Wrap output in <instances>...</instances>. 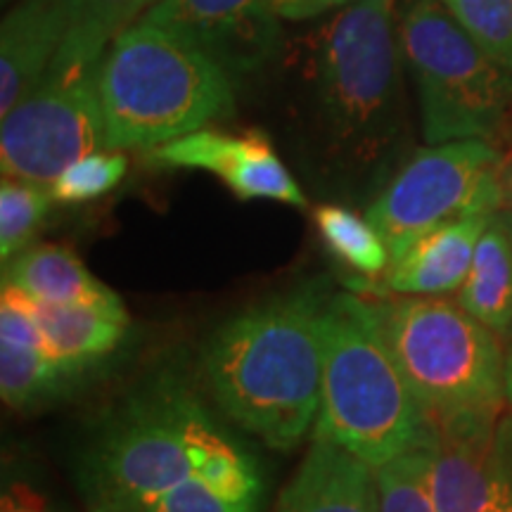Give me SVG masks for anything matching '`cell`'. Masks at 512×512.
I'll list each match as a JSON object with an SVG mask.
<instances>
[{
    "label": "cell",
    "instance_id": "cell-1",
    "mask_svg": "<svg viewBox=\"0 0 512 512\" xmlns=\"http://www.w3.org/2000/svg\"><path fill=\"white\" fill-rule=\"evenodd\" d=\"M396 0H354L297 48V119L313 159L366 174L406 138Z\"/></svg>",
    "mask_w": 512,
    "mask_h": 512
},
{
    "label": "cell",
    "instance_id": "cell-2",
    "mask_svg": "<svg viewBox=\"0 0 512 512\" xmlns=\"http://www.w3.org/2000/svg\"><path fill=\"white\" fill-rule=\"evenodd\" d=\"M323 309L311 287L275 297L230 318L202 349V377L216 406L273 448H292L316 425Z\"/></svg>",
    "mask_w": 512,
    "mask_h": 512
},
{
    "label": "cell",
    "instance_id": "cell-3",
    "mask_svg": "<svg viewBox=\"0 0 512 512\" xmlns=\"http://www.w3.org/2000/svg\"><path fill=\"white\" fill-rule=\"evenodd\" d=\"M430 413L403 377L375 304L335 294L323 309V389L313 437L375 470L425 430Z\"/></svg>",
    "mask_w": 512,
    "mask_h": 512
},
{
    "label": "cell",
    "instance_id": "cell-4",
    "mask_svg": "<svg viewBox=\"0 0 512 512\" xmlns=\"http://www.w3.org/2000/svg\"><path fill=\"white\" fill-rule=\"evenodd\" d=\"M100 100L107 150H152L233 110V79L185 36L140 19L107 48Z\"/></svg>",
    "mask_w": 512,
    "mask_h": 512
},
{
    "label": "cell",
    "instance_id": "cell-5",
    "mask_svg": "<svg viewBox=\"0 0 512 512\" xmlns=\"http://www.w3.org/2000/svg\"><path fill=\"white\" fill-rule=\"evenodd\" d=\"M399 36L427 145L486 140L501 147L512 136V72L439 0H415L401 15Z\"/></svg>",
    "mask_w": 512,
    "mask_h": 512
},
{
    "label": "cell",
    "instance_id": "cell-6",
    "mask_svg": "<svg viewBox=\"0 0 512 512\" xmlns=\"http://www.w3.org/2000/svg\"><path fill=\"white\" fill-rule=\"evenodd\" d=\"M112 36L69 27L46 74L0 126L3 176L53 185L67 166L107 150L100 69Z\"/></svg>",
    "mask_w": 512,
    "mask_h": 512
},
{
    "label": "cell",
    "instance_id": "cell-7",
    "mask_svg": "<svg viewBox=\"0 0 512 512\" xmlns=\"http://www.w3.org/2000/svg\"><path fill=\"white\" fill-rule=\"evenodd\" d=\"M375 309L384 339L427 413L508 403L501 337L458 302L401 297Z\"/></svg>",
    "mask_w": 512,
    "mask_h": 512
},
{
    "label": "cell",
    "instance_id": "cell-8",
    "mask_svg": "<svg viewBox=\"0 0 512 512\" xmlns=\"http://www.w3.org/2000/svg\"><path fill=\"white\" fill-rule=\"evenodd\" d=\"M197 408L200 403L171 380L133 396L88 458L91 498L136 508L195 477L190 427Z\"/></svg>",
    "mask_w": 512,
    "mask_h": 512
},
{
    "label": "cell",
    "instance_id": "cell-9",
    "mask_svg": "<svg viewBox=\"0 0 512 512\" xmlns=\"http://www.w3.org/2000/svg\"><path fill=\"white\" fill-rule=\"evenodd\" d=\"M501 159V147L486 140H451L415 152L368 207V221L392 261L444 223L501 211L496 181Z\"/></svg>",
    "mask_w": 512,
    "mask_h": 512
},
{
    "label": "cell",
    "instance_id": "cell-10",
    "mask_svg": "<svg viewBox=\"0 0 512 512\" xmlns=\"http://www.w3.org/2000/svg\"><path fill=\"white\" fill-rule=\"evenodd\" d=\"M145 19L188 38L230 79L259 72L283 48L268 0H157Z\"/></svg>",
    "mask_w": 512,
    "mask_h": 512
},
{
    "label": "cell",
    "instance_id": "cell-11",
    "mask_svg": "<svg viewBox=\"0 0 512 512\" xmlns=\"http://www.w3.org/2000/svg\"><path fill=\"white\" fill-rule=\"evenodd\" d=\"M147 164L157 169H202L221 178L238 200H275L290 207H309L302 188L275 155L264 133L242 136L200 128L188 136L145 150Z\"/></svg>",
    "mask_w": 512,
    "mask_h": 512
},
{
    "label": "cell",
    "instance_id": "cell-12",
    "mask_svg": "<svg viewBox=\"0 0 512 512\" xmlns=\"http://www.w3.org/2000/svg\"><path fill=\"white\" fill-rule=\"evenodd\" d=\"M505 406L430 415L437 432L432 498L437 512H494L496 432Z\"/></svg>",
    "mask_w": 512,
    "mask_h": 512
},
{
    "label": "cell",
    "instance_id": "cell-13",
    "mask_svg": "<svg viewBox=\"0 0 512 512\" xmlns=\"http://www.w3.org/2000/svg\"><path fill=\"white\" fill-rule=\"evenodd\" d=\"M275 512H380L375 467L313 437Z\"/></svg>",
    "mask_w": 512,
    "mask_h": 512
},
{
    "label": "cell",
    "instance_id": "cell-14",
    "mask_svg": "<svg viewBox=\"0 0 512 512\" xmlns=\"http://www.w3.org/2000/svg\"><path fill=\"white\" fill-rule=\"evenodd\" d=\"M498 214V211H496ZM494 214H470L430 230L396 256L387 287L403 297H441L458 292L472 268L479 238Z\"/></svg>",
    "mask_w": 512,
    "mask_h": 512
},
{
    "label": "cell",
    "instance_id": "cell-15",
    "mask_svg": "<svg viewBox=\"0 0 512 512\" xmlns=\"http://www.w3.org/2000/svg\"><path fill=\"white\" fill-rule=\"evenodd\" d=\"M72 19L57 0H19L0 27V117L46 74Z\"/></svg>",
    "mask_w": 512,
    "mask_h": 512
},
{
    "label": "cell",
    "instance_id": "cell-16",
    "mask_svg": "<svg viewBox=\"0 0 512 512\" xmlns=\"http://www.w3.org/2000/svg\"><path fill=\"white\" fill-rule=\"evenodd\" d=\"M36 318L43 349L69 375L117 349L128 328L124 302L114 292L76 304L36 302Z\"/></svg>",
    "mask_w": 512,
    "mask_h": 512
},
{
    "label": "cell",
    "instance_id": "cell-17",
    "mask_svg": "<svg viewBox=\"0 0 512 512\" xmlns=\"http://www.w3.org/2000/svg\"><path fill=\"white\" fill-rule=\"evenodd\" d=\"M458 304L512 342V235L503 211L494 214L479 238L470 273L458 290Z\"/></svg>",
    "mask_w": 512,
    "mask_h": 512
},
{
    "label": "cell",
    "instance_id": "cell-18",
    "mask_svg": "<svg viewBox=\"0 0 512 512\" xmlns=\"http://www.w3.org/2000/svg\"><path fill=\"white\" fill-rule=\"evenodd\" d=\"M5 266V283L38 304H76L112 294L72 249L62 245H31Z\"/></svg>",
    "mask_w": 512,
    "mask_h": 512
},
{
    "label": "cell",
    "instance_id": "cell-19",
    "mask_svg": "<svg viewBox=\"0 0 512 512\" xmlns=\"http://www.w3.org/2000/svg\"><path fill=\"white\" fill-rule=\"evenodd\" d=\"M437 432L432 418L406 451L377 467L380 512H437L432 498V463Z\"/></svg>",
    "mask_w": 512,
    "mask_h": 512
},
{
    "label": "cell",
    "instance_id": "cell-20",
    "mask_svg": "<svg viewBox=\"0 0 512 512\" xmlns=\"http://www.w3.org/2000/svg\"><path fill=\"white\" fill-rule=\"evenodd\" d=\"M313 221L330 252L354 271L377 275L392 266V254L377 228L351 209L323 204L313 211Z\"/></svg>",
    "mask_w": 512,
    "mask_h": 512
},
{
    "label": "cell",
    "instance_id": "cell-21",
    "mask_svg": "<svg viewBox=\"0 0 512 512\" xmlns=\"http://www.w3.org/2000/svg\"><path fill=\"white\" fill-rule=\"evenodd\" d=\"M67 377L43 347L0 339V396L10 408L48 399Z\"/></svg>",
    "mask_w": 512,
    "mask_h": 512
},
{
    "label": "cell",
    "instance_id": "cell-22",
    "mask_svg": "<svg viewBox=\"0 0 512 512\" xmlns=\"http://www.w3.org/2000/svg\"><path fill=\"white\" fill-rule=\"evenodd\" d=\"M55 197L50 185L24 178L3 176L0 183V256L10 264L17 254L31 247L41 230Z\"/></svg>",
    "mask_w": 512,
    "mask_h": 512
},
{
    "label": "cell",
    "instance_id": "cell-23",
    "mask_svg": "<svg viewBox=\"0 0 512 512\" xmlns=\"http://www.w3.org/2000/svg\"><path fill=\"white\" fill-rule=\"evenodd\" d=\"M456 22L512 72V0H439Z\"/></svg>",
    "mask_w": 512,
    "mask_h": 512
},
{
    "label": "cell",
    "instance_id": "cell-24",
    "mask_svg": "<svg viewBox=\"0 0 512 512\" xmlns=\"http://www.w3.org/2000/svg\"><path fill=\"white\" fill-rule=\"evenodd\" d=\"M128 162L121 152H93L62 171L50 185L55 202L81 204L114 190L126 176Z\"/></svg>",
    "mask_w": 512,
    "mask_h": 512
},
{
    "label": "cell",
    "instance_id": "cell-25",
    "mask_svg": "<svg viewBox=\"0 0 512 512\" xmlns=\"http://www.w3.org/2000/svg\"><path fill=\"white\" fill-rule=\"evenodd\" d=\"M128 508V505H126ZM133 512H256L238 505L221 494H216L202 477H190L166 494L152 498L143 505L131 508Z\"/></svg>",
    "mask_w": 512,
    "mask_h": 512
},
{
    "label": "cell",
    "instance_id": "cell-26",
    "mask_svg": "<svg viewBox=\"0 0 512 512\" xmlns=\"http://www.w3.org/2000/svg\"><path fill=\"white\" fill-rule=\"evenodd\" d=\"M76 27H93L112 38L124 31L147 0H57Z\"/></svg>",
    "mask_w": 512,
    "mask_h": 512
},
{
    "label": "cell",
    "instance_id": "cell-27",
    "mask_svg": "<svg viewBox=\"0 0 512 512\" xmlns=\"http://www.w3.org/2000/svg\"><path fill=\"white\" fill-rule=\"evenodd\" d=\"M0 512H57L50 503L48 496L34 489L29 482L15 479L5 486L3 501H0Z\"/></svg>",
    "mask_w": 512,
    "mask_h": 512
},
{
    "label": "cell",
    "instance_id": "cell-28",
    "mask_svg": "<svg viewBox=\"0 0 512 512\" xmlns=\"http://www.w3.org/2000/svg\"><path fill=\"white\" fill-rule=\"evenodd\" d=\"M354 0H268L280 19H311L335 8H347Z\"/></svg>",
    "mask_w": 512,
    "mask_h": 512
},
{
    "label": "cell",
    "instance_id": "cell-29",
    "mask_svg": "<svg viewBox=\"0 0 512 512\" xmlns=\"http://www.w3.org/2000/svg\"><path fill=\"white\" fill-rule=\"evenodd\" d=\"M496 181L498 195H501V211H512V152H503Z\"/></svg>",
    "mask_w": 512,
    "mask_h": 512
},
{
    "label": "cell",
    "instance_id": "cell-30",
    "mask_svg": "<svg viewBox=\"0 0 512 512\" xmlns=\"http://www.w3.org/2000/svg\"><path fill=\"white\" fill-rule=\"evenodd\" d=\"M91 512H133L126 505L107 501V498H91Z\"/></svg>",
    "mask_w": 512,
    "mask_h": 512
},
{
    "label": "cell",
    "instance_id": "cell-31",
    "mask_svg": "<svg viewBox=\"0 0 512 512\" xmlns=\"http://www.w3.org/2000/svg\"><path fill=\"white\" fill-rule=\"evenodd\" d=\"M505 399L512 406V344L505 349Z\"/></svg>",
    "mask_w": 512,
    "mask_h": 512
},
{
    "label": "cell",
    "instance_id": "cell-32",
    "mask_svg": "<svg viewBox=\"0 0 512 512\" xmlns=\"http://www.w3.org/2000/svg\"><path fill=\"white\" fill-rule=\"evenodd\" d=\"M503 214H505V221H508V228H510V235H512V211H503Z\"/></svg>",
    "mask_w": 512,
    "mask_h": 512
},
{
    "label": "cell",
    "instance_id": "cell-33",
    "mask_svg": "<svg viewBox=\"0 0 512 512\" xmlns=\"http://www.w3.org/2000/svg\"><path fill=\"white\" fill-rule=\"evenodd\" d=\"M3 3H15V0H3Z\"/></svg>",
    "mask_w": 512,
    "mask_h": 512
},
{
    "label": "cell",
    "instance_id": "cell-34",
    "mask_svg": "<svg viewBox=\"0 0 512 512\" xmlns=\"http://www.w3.org/2000/svg\"><path fill=\"white\" fill-rule=\"evenodd\" d=\"M147 3H152V0H147Z\"/></svg>",
    "mask_w": 512,
    "mask_h": 512
}]
</instances>
